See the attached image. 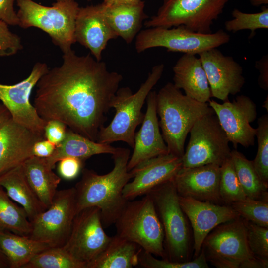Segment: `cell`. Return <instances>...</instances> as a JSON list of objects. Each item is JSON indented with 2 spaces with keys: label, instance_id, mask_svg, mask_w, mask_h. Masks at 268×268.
<instances>
[{
  "label": "cell",
  "instance_id": "cell-1",
  "mask_svg": "<svg viewBox=\"0 0 268 268\" xmlns=\"http://www.w3.org/2000/svg\"><path fill=\"white\" fill-rule=\"evenodd\" d=\"M123 79L105 62L71 49L63 53L60 66L49 69L37 82L34 106L45 121H61L97 141Z\"/></svg>",
  "mask_w": 268,
  "mask_h": 268
},
{
  "label": "cell",
  "instance_id": "cell-2",
  "mask_svg": "<svg viewBox=\"0 0 268 268\" xmlns=\"http://www.w3.org/2000/svg\"><path fill=\"white\" fill-rule=\"evenodd\" d=\"M130 157L128 148L117 147L112 154L114 166L109 173L99 175L92 170L82 169L81 179L74 187L77 213L95 206L100 210L104 228L115 224L129 201L124 197L123 190L133 178L127 168Z\"/></svg>",
  "mask_w": 268,
  "mask_h": 268
},
{
  "label": "cell",
  "instance_id": "cell-3",
  "mask_svg": "<svg viewBox=\"0 0 268 268\" xmlns=\"http://www.w3.org/2000/svg\"><path fill=\"white\" fill-rule=\"evenodd\" d=\"M156 112L168 153L179 157L184 154L186 137L196 122L214 112L207 103L183 94L171 82L156 94Z\"/></svg>",
  "mask_w": 268,
  "mask_h": 268
},
{
  "label": "cell",
  "instance_id": "cell-4",
  "mask_svg": "<svg viewBox=\"0 0 268 268\" xmlns=\"http://www.w3.org/2000/svg\"><path fill=\"white\" fill-rule=\"evenodd\" d=\"M164 69L163 64L154 66L146 79L134 93L128 87L118 89L111 103V108L115 109V115L108 125L100 128L97 142L110 144L123 141L134 148L135 130L144 117L142 112L143 104L161 78Z\"/></svg>",
  "mask_w": 268,
  "mask_h": 268
},
{
  "label": "cell",
  "instance_id": "cell-5",
  "mask_svg": "<svg viewBox=\"0 0 268 268\" xmlns=\"http://www.w3.org/2000/svg\"><path fill=\"white\" fill-rule=\"evenodd\" d=\"M21 28H38L51 38L63 53L71 50L76 42L75 24L80 7L75 0L56 1L45 6L32 0H16Z\"/></svg>",
  "mask_w": 268,
  "mask_h": 268
},
{
  "label": "cell",
  "instance_id": "cell-6",
  "mask_svg": "<svg viewBox=\"0 0 268 268\" xmlns=\"http://www.w3.org/2000/svg\"><path fill=\"white\" fill-rule=\"evenodd\" d=\"M115 224L116 234L153 255L167 259L163 228L149 194L140 200L129 201Z\"/></svg>",
  "mask_w": 268,
  "mask_h": 268
},
{
  "label": "cell",
  "instance_id": "cell-7",
  "mask_svg": "<svg viewBox=\"0 0 268 268\" xmlns=\"http://www.w3.org/2000/svg\"><path fill=\"white\" fill-rule=\"evenodd\" d=\"M229 0H164L156 14L144 24L146 28L183 25L196 32L210 34Z\"/></svg>",
  "mask_w": 268,
  "mask_h": 268
},
{
  "label": "cell",
  "instance_id": "cell-8",
  "mask_svg": "<svg viewBox=\"0 0 268 268\" xmlns=\"http://www.w3.org/2000/svg\"><path fill=\"white\" fill-rule=\"evenodd\" d=\"M162 225L167 260L185 262L189 250V231L179 195L172 180L164 183L148 193Z\"/></svg>",
  "mask_w": 268,
  "mask_h": 268
},
{
  "label": "cell",
  "instance_id": "cell-9",
  "mask_svg": "<svg viewBox=\"0 0 268 268\" xmlns=\"http://www.w3.org/2000/svg\"><path fill=\"white\" fill-rule=\"evenodd\" d=\"M230 36L223 30L201 34L184 26L171 28L154 27L141 30L136 36L135 48L138 53L148 49L163 47L168 51L199 54L228 43Z\"/></svg>",
  "mask_w": 268,
  "mask_h": 268
},
{
  "label": "cell",
  "instance_id": "cell-10",
  "mask_svg": "<svg viewBox=\"0 0 268 268\" xmlns=\"http://www.w3.org/2000/svg\"><path fill=\"white\" fill-rule=\"evenodd\" d=\"M189 133V142L181 157L182 167L220 166L230 157L229 141L214 112L198 120Z\"/></svg>",
  "mask_w": 268,
  "mask_h": 268
},
{
  "label": "cell",
  "instance_id": "cell-11",
  "mask_svg": "<svg viewBox=\"0 0 268 268\" xmlns=\"http://www.w3.org/2000/svg\"><path fill=\"white\" fill-rule=\"evenodd\" d=\"M202 246L206 259L218 268H242L246 261L255 258L241 217L216 226L206 237Z\"/></svg>",
  "mask_w": 268,
  "mask_h": 268
},
{
  "label": "cell",
  "instance_id": "cell-12",
  "mask_svg": "<svg viewBox=\"0 0 268 268\" xmlns=\"http://www.w3.org/2000/svg\"><path fill=\"white\" fill-rule=\"evenodd\" d=\"M76 213L75 187L57 191L51 204L31 222L29 236L50 247H63Z\"/></svg>",
  "mask_w": 268,
  "mask_h": 268
},
{
  "label": "cell",
  "instance_id": "cell-13",
  "mask_svg": "<svg viewBox=\"0 0 268 268\" xmlns=\"http://www.w3.org/2000/svg\"><path fill=\"white\" fill-rule=\"evenodd\" d=\"M111 237L104 230L100 210L85 208L75 215L68 239L63 247L76 260L84 264L96 258L106 247Z\"/></svg>",
  "mask_w": 268,
  "mask_h": 268
},
{
  "label": "cell",
  "instance_id": "cell-14",
  "mask_svg": "<svg viewBox=\"0 0 268 268\" xmlns=\"http://www.w3.org/2000/svg\"><path fill=\"white\" fill-rule=\"evenodd\" d=\"M49 69L45 63L37 62L29 75L13 85L0 83V100L11 117L17 123L41 134H44L47 121L38 114L30 102L32 90Z\"/></svg>",
  "mask_w": 268,
  "mask_h": 268
},
{
  "label": "cell",
  "instance_id": "cell-15",
  "mask_svg": "<svg viewBox=\"0 0 268 268\" xmlns=\"http://www.w3.org/2000/svg\"><path fill=\"white\" fill-rule=\"evenodd\" d=\"M208 102L235 149L238 144L245 148L254 145L256 129L250 124L256 120L257 113L256 105L250 97L241 95L232 102L228 100L222 104L214 100Z\"/></svg>",
  "mask_w": 268,
  "mask_h": 268
},
{
  "label": "cell",
  "instance_id": "cell-16",
  "mask_svg": "<svg viewBox=\"0 0 268 268\" xmlns=\"http://www.w3.org/2000/svg\"><path fill=\"white\" fill-rule=\"evenodd\" d=\"M205 72L211 97L224 101L229 95L241 92L245 79L243 67L234 58L225 56L217 48L205 51L199 54Z\"/></svg>",
  "mask_w": 268,
  "mask_h": 268
},
{
  "label": "cell",
  "instance_id": "cell-17",
  "mask_svg": "<svg viewBox=\"0 0 268 268\" xmlns=\"http://www.w3.org/2000/svg\"><path fill=\"white\" fill-rule=\"evenodd\" d=\"M182 167L181 157L168 153L146 160L130 170L133 180L125 186L123 195L128 201L146 195L173 180Z\"/></svg>",
  "mask_w": 268,
  "mask_h": 268
},
{
  "label": "cell",
  "instance_id": "cell-18",
  "mask_svg": "<svg viewBox=\"0 0 268 268\" xmlns=\"http://www.w3.org/2000/svg\"><path fill=\"white\" fill-rule=\"evenodd\" d=\"M179 200L193 228L196 257L200 254L205 238L213 229L240 217L230 205H221L180 196Z\"/></svg>",
  "mask_w": 268,
  "mask_h": 268
},
{
  "label": "cell",
  "instance_id": "cell-19",
  "mask_svg": "<svg viewBox=\"0 0 268 268\" xmlns=\"http://www.w3.org/2000/svg\"><path fill=\"white\" fill-rule=\"evenodd\" d=\"M44 135L14 121L10 117L0 123V176L34 156L33 147Z\"/></svg>",
  "mask_w": 268,
  "mask_h": 268
},
{
  "label": "cell",
  "instance_id": "cell-20",
  "mask_svg": "<svg viewBox=\"0 0 268 268\" xmlns=\"http://www.w3.org/2000/svg\"><path fill=\"white\" fill-rule=\"evenodd\" d=\"M220 176V166L216 164L182 167L172 182L180 196L217 203L221 201Z\"/></svg>",
  "mask_w": 268,
  "mask_h": 268
},
{
  "label": "cell",
  "instance_id": "cell-21",
  "mask_svg": "<svg viewBox=\"0 0 268 268\" xmlns=\"http://www.w3.org/2000/svg\"><path fill=\"white\" fill-rule=\"evenodd\" d=\"M74 36L76 42L88 49L98 61L108 42L118 37L105 18L101 3L79 8Z\"/></svg>",
  "mask_w": 268,
  "mask_h": 268
},
{
  "label": "cell",
  "instance_id": "cell-22",
  "mask_svg": "<svg viewBox=\"0 0 268 268\" xmlns=\"http://www.w3.org/2000/svg\"><path fill=\"white\" fill-rule=\"evenodd\" d=\"M156 94L155 91H151L147 97V109L142 125L135 133L134 151L127 165L129 171L146 160L169 153L160 131Z\"/></svg>",
  "mask_w": 268,
  "mask_h": 268
},
{
  "label": "cell",
  "instance_id": "cell-23",
  "mask_svg": "<svg viewBox=\"0 0 268 268\" xmlns=\"http://www.w3.org/2000/svg\"><path fill=\"white\" fill-rule=\"evenodd\" d=\"M173 83L185 94L197 101L207 103L211 92L207 78L201 59L195 54H184L173 67Z\"/></svg>",
  "mask_w": 268,
  "mask_h": 268
},
{
  "label": "cell",
  "instance_id": "cell-24",
  "mask_svg": "<svg viewBox=\"0 0 268 268\" xmlns=\"http://www.w3.org/2000/svg\"><path fill=\"white\" fill-rule=\"evenodd\" d=\"M104 15L111 28L118 37L127 43H131L140 31L142 24L146 18L142 0L106 6L101 3Z\"/></svg>",
  "mask_w": 268,
  "mask_h": 268
},
{
  "label": "cell",
  "instance_id": "cell-25",
  "mask_svg": "<svg viewBox=\"0 0 268 268\" xmlns=\"http://www.w3.org/2000/svg\"><path fill=\"white\" fill-rule=\"evenodd\" d=\"M0 186L14 201L24 209L31 222L46 209L29 185L23 164L1 175Z\"/></svg>",
  "mask_w": 268,
  "mask_h": 268
},
{
  "label": "cell",
  "instance_id": "cell-26",
  "mask_svg": "<svg viewBox=\"0 0 268 268\" xmlns=\"http://www.w3.org/2000/svg\"><path fill=\"white\" fill-rule=\"evenodd\" d=\"M117 149V147H113L110 144L93 141L70 129H67L63 141L56 145L50 156L44 158L53 169L57 162L65 157H74L85 161L95 155L106 153L112 155Z\"/></svg>",
  "mask_w": 268,
  "mask_h": 268
},
{
  "label": "cell",
  "instance_id": "cell-27",
  "mask_svg": "<svg viewBox=\"0 0 268 268\" xmlns=\"http://www.w3.org/2000/svg\"><path fill=\"white\" fill-rule=\"evenodd\" d=\"M23 166L26 179L46 209L51 204L61 178L53 171L44 158L33 156Z\"/></svg>",
  "mask_w": 268,
  "mask_h": 268
},
{
  "label": "cell",
  "instance_id": "cell-28",
  "mask_svg": "<svg viewBox=\"0 0 268 268\" xmlns=\"http://www.w3.org/2000/svg\"><path fill=\"white\" fill-rule=\"evenodd\" d=\"M142 249L136 243L116 234L105 249L87 264L86 268H132L138 264Z\"/></svg>",
  "mask_w": 268,
  "mask_h": 268
},
{
  "label": "cell",
  "instance_id": "cell-29",
  "mask_svg": "<svg viewBox=\"0 0 268 268\" xmlns=\"http://www.w3.org/2000/svg\"><path fill=\"white\" fill-rule=\"evenodd\" d=\"M49 247L29 236L0 230V249L9 262V268H23L35 255Z\"/></svg>",
  "mask_w": 268,
  "mask_h": 268
},
{
  "label": "cell",
  "instance_id": "cell-30",
  "mask_svg": "<svg viewBox=\"0 0 268 268\" xmlns=\"http://www.w3.org/2000/svg\"><path fill=\"white\" fill-rule=\"evenodd\" d=\"M230 158L243 190L248 198L268 201L267 186L250 161L236 149L231 150Z\"/></svg>",
  "mask_w": 268,
  "mask_h": 268
},
{
  "label": "cell",
  "instance_id": "cell-31",
  "mask_svg": "<svg viewBox=\"0 0 268 268\" xmlns=\"http://www.w3.org/2000/svg\"><path fill=\"white\" fill-rule=\"evenodd\" d=\"M0 230L29 236L32 224L24 209L18 205L0 186Z\"/></svg>",
  "mask_w": 268,
  "mask_h": 268
},
{
  "label": "cell",
  "instance_id": "cell-32",
  "mask_svg": "<svg viewBox=\"0 0 268 268\" xmlns=\"http://www.w3.org/2000/svg\"><path fill=\"white\" fill-rule=\"evenodd\" d=\"M23 268H86L63 247H49L35 255Z\"/></svg>",
  "mask_w": 268,
  "mask_h": 268
},
{
  "label": "cell",
  "instance_id": "cell-33",
  "mask_svg": "<svg viewBox=\"0 0 268 268\" xmlns=\"http://www.w3.org/2000/svg\"><path fill=\"white\" fill-rule=\"evenodd\" d=\"M262 9L259 12L248 13L234 8L232 12L233 19L225 22V29L233 33L249 30L251 34L249 38H251L257 30L268 29V7L265 5Z\"/></svg>",
  "mask_w": 268,
  "mask_h": 268
},
{
  "label": "cell",
  "instance_id": "cell-34",
  "mask_svg": "<svg viewBox=\"0 0 268 268\" xmlns=\"http://www.w3.org/2000/svg\"><path fill=\"white\" fill-rule=\"evenodd\" d=\"M219 195L222 201L230 204L247 198L230 157L220 166Z\"/></svg>",
  "mask_w": 268,
  "mask_h": 268
},
{
  "label": "cell",
  "instance_id": "cell-35",
  "mask_svg": "<svg viewBox=\"0 0 268 268\" xmlns=\"http://www.w3.org/2000/svg\"><path fill=\"white\" fill-rule=\"evenodd\" d=\"M256 137L258 148L253 163L264 183L268 186V115L260 116L257 121Z\"/></svg>",
  "mask_w": 268,
  "mask_h": 268
},
{
  "label": "cell",
  "instance_id": "cell-36",
  "mask_svg": "<svg viewBox=\"0 0 268 268\" xmlns=\"http://www.w3.org/2000/svg\"><path fill=\"white\" fill-rule=\"evenodd\" d=\"M231 206L243 219L268 228V202L247 198Z\"/></svg>",
  "mask_w": 268,
  "mask_h": 268
},
{
  "label": "cell",
  "instance_id": "cell-37",
  "mask_svg": "<svg viewBox=\"0 0 268 268\" xmlns=\"http://www.w3.org/2000/svg\"><path fill=\"white\" fill-rule=\"evenodd\" d=\"M138 264L146 268H208V265L203 249L195 259L182 262L167 259H158L153 255L142 249L138 257Z\"/></svg>",
  "mask_w": 268,
  "mask_h": 268
},
{
  "label": "cell",
  "instance_id": "cell-38",
  "mask_svg": "<svg viewBox=\"0 0 268 268\" xmlns=\"http://www.w3.org/2000/svg\"><path fill=\"white\" fill-rule=\"evenodd\" d=\"M243 220L251 252L255 257L268 261V228Z\"/></svg>",
  "mask_w": 268,
  "mask_h": 268
},
{
  "label": "cell",
  "instance_id": "cell-39",
  "mask_svg": "<svg viewBox=\"0 0 268 268\" xmlns=\"http://www.w3.org/2000/svg\"><path fill=\"white\" fill-rule=\"evenodd\" d=\"M22 49L20 37L9 30L8 24L0 20V56H10Z\"/></svg>",
  "mask_w": 268,
  "mask_h": 268
},
{
  "label": "cell",
  "instance_id": "cell-40",
  "mask_svg": "<svg viewBox=\"0 0 268 268\" xmlns=\"http://www.w3.org/2000/svg\"><path fill=\"white\" fill-rule=\"evenodd\" d=\"M84 162V161L74 157L64 158L58 162V173L65 179H74L82 170Z\"/></svg>",
  "mask_w": 268,
  "mask_h": 268
},
{
  "label": "cell",
  "instance_id": "cell-41",
  "mask_svg": "<svg viewBox=\"0 0 268 268\" xmlns=\"http://www.w3.org/2000/svg\"><path fill=\"white\" fill-rule=\"evenodd\" d=\"M67 126L56 120L47 121L44 128V137L56 145L63 141L66 136Z\"/></svg>",
  "mask_w": 268,
  "mask_h": 268
},
{
  "label": "cell",
  "instance_id": "cell-42",
  "mask_svg": "<svg viewBox=\"0 0 268 268\" xmlns=\"http://www.w3.org/2000/svg\"><path fill=\"white\" fill-rule=\"evenodd\" d=\"M15 0H0V20L8 25H19V20L14 8V3Z\"/></svg>",
  "mask_w": 268,
  "mask_h": 268
},
{
  "label": "cell",
  "instance_id": "cell-43",
  "mask_svg": "<svg viewBox=\"0 0 268 268\" xmlns=\"http://www.w3.org/2000/svg\"><path fill=\"white\" fill-rule=\"evenodd\" d=\"M255 67L260 74L258 78L259 87L265 91L268 90V54L263 56L256 61Z\"/></svg>",
  "mask_w": 268,
  "mask_h": 268
},
{
  "label": "cell",
  "instance_id": "cell-44",
  "mask_svg": "<svg viewBox=\"0 0 268 268\" xmlns=\"http://www.w3.org/2000/svg\"><path fill=\"white\" fill-rule=\"evenodd\" d=\"M56 146V145L46 139L38 141L33 147V155L40 158L49 157L53 154Z\"/></svg>",
  "mask_w": 268,
  "mask_h": 268
},
{
  "label": "cell",
  "instance_id": "cell-45",
  "mask_svg": "<svg viewBox=\"0 0 268 268\" xmlns=\"http://www.w3.org/2000/svg\"><path fill=\"white\" fill-rule=\"evenodd\" d=\"M141 0H103L102 3L106 6H110L120 3L136 2Z\"/></svg>",
  "mask_w": 268,
  "mask_h": 268
},
{
  "label": "cell",
  "instance_id": "cell-46",
  "mask_svg": "<svg viewBox=\"0 0 268 268\" xmlns=\"http://www.w3.org/2000/svg\"><path fill=\"white\" fill-rule=\"evenodd\" d=\"M10 114L7 109L2 104H0V123L10 117Z\"/></svg>",
  "mask_w": 268,
  "mask_h": 268
},
{
  "label": "cell",
  "instance_id": "cell-47",
  "mask_svg": "<svg viewBox=\"0 0 268 268\" xmlns=\"http://www.w3.org/2000/svg\"><path fill=\"white\" fill-rule=\"evenodd\" d=\"M9 268V262L5 255L0 249V268Z\"/></svg>",
  "mask_w": 268,
  "mask_h": 268
},
{
  "label": "cell",
  "instance_id": "cell-48",
  "mask_svg": "<svg viewBox=\"0 0 268 268\" xmlns=\"http://www.w3.org/2000/svg\"><path fill=\"white\" fill-rule=\"evenodd\" d=\"M250 4L253 6H260L262 5H267L268 0H249Z\"/></svg>",
  "mask_w": 268,
  "mask_h": 268
},
{
  "label": "cell",
  "instance_id": "cell-49",
  "mask_svg": "<svg viewBox=\"0 0 268 268\" xmlns=\"http://www.w3.org/2000/svg\"><path fill=\"white\" fill-rule=\"evenodd\" d=\"M262 107L267 110V112H268V95L267 96L265 101H264Z\"/></svg>",
  "mask_w": 268,
  "mask_h": 268
},
{
  "label": "cell",
  "instance_id": "cell-50",
  "mask_svg": "<svg viewBox=\"0 0 268 268\" xmlns=\"http://www.w3.org/2000/svg\"><path fill=\"white\" fill-rule=\"evenodd\" d=\"M56 1H65V0H55Z\"/></svg>",
  "mask_w": 268,
  "mask_h": 268
},
{
  "label": "cell",
  "instance_id": "cell-51",
  "mask_svg": "<svg viewBox=\"0 0 268 268\" xmlns=\"http://www.w3.org/2000/svg\"><path fill=\"white\" fill-rule=\"evenodd\" d=\"M88 0V1H91V0Z\"/></svg>",
  "mask_w": 268,
  "mask_h": 268
}]
</instances>
